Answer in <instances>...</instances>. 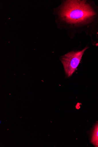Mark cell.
<instances>
[{
    "label": "cell",
    "mask_w": 98,
    "mask_h": 147,
    "mask_svg": "<svg viewBox=\"0 0 98 147\" xmlns=\"http://www.w3.org/2000/svg\"><path fill=\"white\" fill-rule=\"evenodd\" d=\"M96 15L91 6L85 1H67L60 12L63 20L68 23L77 25L91 22Z\"/></svg>",
    "instance_id": "obj_1"
},
{
    "label": "cell",
    "mask_w": 98,
    "mask_h": 147,
    "mask_svg": "<svg viewBox=\"0 0 98 147\" xmlns=\"http://www.w3.org/2000/svg\"><path fill=\"white\" fill-rule=\"evenodd\" d=\"M88 48L86 47L81 51L70 52L62 57L61 61L67 77L72 75L79 64L84 52Z\"/></svg>",
    "instance_id": "obj_2"
},
{
    "label": "cell",
    "mask_w": 98,
    "mask_h": 147,
    "mask_svg": "<svg viewBox=\"0 0 98 147\" xmlns=\"http://www.w3.org/2000/svg\"><path fill=\"white\" fill-rule=\"evenodd\" d=\"M91 142L96 147H98V123L94 129Z\"/></svg>",
    "instance_id": "obj_3"
}]
</instances>
